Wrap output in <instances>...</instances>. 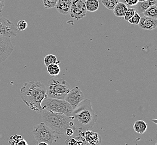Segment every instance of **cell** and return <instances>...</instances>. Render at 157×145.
I'll use <instances>...</instances> for the list:
<instances>
[{"instance_id": "obj_18", "label": "cell", "mask_w": 157, "mask_h": 145, "mask_svg": "<svg viewBox=\"0 0 157 145\" xmlns=\"http://www.w3.org/2000/svg\"><path fill=\"white\" fill-rule=\"evenodd\" d=\"M9 143L11 145H28L26 141L23 139L22 136L18 135H13L10 137Z\"/></svg>"}, {"instance_id": "obj_7", "label": "cell", "mask_w": 157, "mask_h": 145, "mask_svg": "<svg viewBox=\"0 0 157 145\" xmlns=\"http://www.w3.org/2000/svg\"><path fill=\"white\" fill-rule=\"evenodd\" d=\"M87 11L86 0H72L69 13L72 18L79 20L85 17Z\"/></svg>"}, {"instance_id": "obj_12", "label": "cell", "mask_w": 157, "mask_h": 145, "mask_svg": "<svg viewBox=\"0 0 157 145\" xmlns=\"http://www.w3.org/2000/svg\"><path fill=\"white\" fill-rule=\"evenodd\" d=\"M138 25L143 30H152L157 28V19L143 16L141 17Z\"/></svg>"}, {"instance_id": "obj_17", "label": "cell", "mask_w": 157, "mask_h": 145, "mask_svg": "<svg viewBox=\"0 0 157 145\" xmlns=\"http://www.w3.org/2000/svg\"><path fill=\"white\" fill-rule=\"evenodd\" d=\"M128 9V8L125 3L119 2L113 9V13L116 17H124Z\"/></svg>"}, {"instance_id": "obj_21", "label": "cell", "mask_w": 157, "mask_h": 145, "mask_svg": "<svg viewBox=\"0 0 157 145\" xmlns=\"http://www.w3.org/2000/svg\"><path fill=\"white\" fill-rule=\"evenodd\" d=\"M143 14H144V16L157 19V6L155 5H153L149 7L148 9H146L145 11Z\"/></svg>"}, {"instance_id": "obj_29", "label": "cell", "mask_w": 157, "mask_h": 145, "mask_svg": "<svg viewBox=\"0 0 157 145\" xmlns=\"http://www.w3.org/2000/svg\"><path fill=\"white\" fill-rule=\"evenodd\" d=\"M4 6H5L4 0H0V13H2Z\"/></svg>"}, {"instance_id": "obj_13", "label": "cell", "mask_w": 157, "mask_h": 145, "mask_svg": "<svg viewBox=\"0 0 157 145\" xmlns=\"http://www.w3.org/2000/svg\"><path fill=\"white\" fill-rule=\"evenodd\" d=\"M72 0H58L56 8L58 13L64 15L69 14Z\"/></svg>"}, {"instance_id": "obj_11", "label": "cell", "mask_w": 157, "mask_h": 145, "mask_svg": "<svg viewBox=\"0 0 157 145\" xmlns=\"http://www.w3.org/2000/svg\"><path fill=\"white\" fill-rule=\"evenodd\" d=\"M79 135L85 138L86 141L88 145H100L102 139L100 135L97 132L90 130L81 132Z\"/></svg>"}, {"instance_id": "obj_30", "label": "cell", "mask_w": 157, "mask_h": 145, "mask_svg": "<svg viewBox=\"0 0 157 145\" xmlns=\"http://www.w3.org/2000/svg\"><path fill=\"white\" fill-rule=\"evenodd\" d=\"M38 145H48L47 143L44 142H39L38 143Z\"/></svg>"}, {"instance_id": "obj_28", "label": "cell", "mask_w": 157, "mask_h": 145, "mask_svg": "<svg viewBox=\"0 0 157 145\" xmlns=\"http://www.w3.org/2000/svg\"><path fill=\"white\" fill-rule=\"evenodd\" d=\"M125 3L129 6H135L139 2V0H125Z\"/></svg>"}, {"instance_id": "obj_23", "label": "cell", "mask_w": 157, "mask_h": 145, "mask_svg": "<svg viewBox=\"0 0 157 145\" xmlns=\"http://www.w3.org/2000/svg\"><path fill=\"white\" fill-rule=\"evenodd\" d=\"M120 0H101V2L105 7L109 10H113Z\"/></svg>"}, {"instance_id": "obj_9", "label": "cell", "mask_w": 157, "mask_h": 145, "mask_svg": "<svg viewBox=\"0 0 157 145\" xmlns=\"http://www.w3.org/2000/svg\"><path fill=\"white\" fill-rule=\"evenodd\" d=\"M13 50L10 38L0 35V64L6 60Z\"/></svg>"}, {"instance_id": "obj_14", "label": "cell", "mask_w": 157, "mask_h": 145, "mask_svg": "<svg viewBox=\"0 0 157 145\" xmlns=\"http://www.w3.org/2000/svg\"><path fill=\"white\" fill-rule=\"evenodd\" d=\"M157 0H147L144 1H139L135 5V11L138 13H143L146 9L149 7L155 5L157 3Z\"/></svg>"}, {"instance_id": "obj_6", "label": "cell", "mask_w": 157, "mask_h": 145, "mask_svg": "<svg viewBox=\"0 0 157 145\" xmlns=\"http://www.w3.org/2000/svg\"><path fill=\"white\" fill-rule=\"evenodd\" d=\"M32 132L38 143L44 142L48 145H52L56 143L60 138V135L55 132L43 122L36 125L34 127Z\"/></svg>"}, {"instance_id": "obj_1", "label": "cell", "mask_w": 157, "mask_h": 145, "mask_svg": "<svg viewBox=\"0 0 157 145\" xmlns=\"http://www.w3.org/2000/svg\"><path fill=\"white\" fill-rule=\"evenodd\" d=\"M20 93L22 102L30 109L40 113L43 111L41 103L47 95L46 87L41 82L25 83L20 89Z\"/></svg>"}, {"instance_id": "obj_26", "label": "cell", "mask_w": 157, "mask_h": 145, "mask_svg": "<svg viewBox=\"0 0 157 145\" xmlns=\"http://www.w3.org/2000/svg\"><path fill=\"white\" fill-rule=\"evenodd\" d=\"M28 25L26 21H25L24 20H20L19 22L17 23L16 28L17 29L20 31H24L28 28Z\"/></svg>"}, {"instance_id": "obj_10", "label": "cell", "mask_w": 157, "mask_h": 145, "mask_svg": "<svg viewBox=\"0 0 157 145\" xmlns=\"http://www.w3.org/2000/svg\"><path fill=\"white\" fill-rule=\"evenodd\" d=\"M85 99V95L81 90L78 87L71 89L68 93L67 95L64 100L66 101L75 110L82 101Z\"/></svg>"}, {"instance_id": "obj_24", "label": "cell", "mask_w": 157, "mask_h": 145, "mask_svg": "<svg viewBox=\"0 0 157 145\" xmlns=\"http://www.w3.org/2000/svg\"><path fill=\"white\" fill-rule=\"evenodd\" d=\"M42 2L45 9H52L56 7L58 0H42Z\"/></svg>"}, {"instance_id": "obj_5", "label": "cell", "mask_w": 157, "mask_h": 145, "mask_svg": "<svg viewBox=\"0 0 157 145\" xmlns=\"http://www.w3.org/2000/svg\"><path fill=\"white\" fill-rule=\"evenodd\" d=\"M43 110L63 113L71 117L73 111L72 107L64 99L47 97L41 103Z\"/></svg>"}, {"instance_id": "obj_19", "label": "cell", "mask_w": 157, "mask_h": 145, "mask_svg": "<svg viewBox=\"0 0 157 145\" xmlns=\"http://www.w3.org/2000/svg\"><path fill=\"white\" fill-rule=\"evenodd\" d=\"M59 64H52L47 66L48 73L52 76H58L61 72V69Z\"/></svg>"}, {"instance_id": "obj_15", "label": "cell", "mask_w": 157, "mask_h": 145, "mask_svg": "<svg viewBox=\"0 0 157 145\" xmlns=\"http://www.w3.org/2000/svg\"><path fill=\"white\" fill-rule=\"evenodd\" d=\"M65 144L69 145H87L85 138L80 135L67 139L65 141Z\"/></svg>"}, {"instance_id": "obj_27", "label": "cell", "mask_w": 157, "mask_h": 145, "mask_svg": "<svg viewBox=\"0 0 157 145\" xmlns=\"http://www.w3.org/2000/svg\"><path fill=\"white\" fill-rule=\"evenodd\" d=\"M135 9H128L126 13L125 16H124V20L126 21H128L129 19H131L132 17V16H134V15L135 14Z\"/></svg>"}, {"instance_id": "obj_8", "label": "cell", "mask_w": 157, "mask_h": 145, "mask_svg": "<svg viewBox=\"0 0 157 145\" xmlns=\"http://www.w3.org/2000/svg\"><path fill=\"white\" fill-rule=\"evenodd\" d=\"M17 29L13 22L0 14V35L10 38H15Z\"/></svg>"}, {"instance_id": "obj_22", "label": "cell", "mask_w": 157, "mask_h": 145, "mask_svg": "<svg viewBox=\"0 0 157 145\" xmlns=\"http://www.w3.org/2000/svg\"><path fill=\"white\" fill-rule=\"evenodd\" d=\"M44 63L45 66H47L52 64H60V61L57 60V58L56 55L53 54H48L44 58Z\"/></svg>"}, {"instance_id": "obj_31", "label": "cell", "mask_w": 157, "mask_h": 145, "mask_svg": "<svg viewBox=\"0 0 157 145\" xmlns=\"http://www.w3.org/2000/svg\"><path fill=\"white\" fill-rule=\"evenodd\" d=\"M151 121L155 123V124H157V119H154V120H151Z\"/></svg>"}, {"instance_id": "obj_3", "label": "cell", "mask_w": 157, "mask_h": 145, "mask_svg": "<svg viewBox=\"0 0 157 145\" xmlns=\"http://www.w3.org/2000/svg\"><path fill=\"white\" fill-rule=\"evenodd\" d=\"M40 115L43 122L60 136L65 135L67 129L69 128L77 129L72 119L64 114L43 110Z\"/></svg>"}, {"instance_id": "obj_25", "label": "cell", "mask_w": 157, "mask_h": 145, "mask_svg": "<svg viewBox=\"0 0 157 145\" xmlns=\"http://www.w3.org/2000/svg\"><path fill=\"white\" fill-rule=\"evenodd\" d=\"M140 19H141V17L139 15L138 13L135 12L134 16L128 20V22L132 25H138Z\"/></svg>"}, {"instance_id": "obj_4", "label": "cell", "mask_w": 157, "mask_h": 145, "mask_svg": "<svg viewBox=\"0 0 157 145\" xmlns=\"http://www.w3.org/2000/svg\"><path fill=\"white\" fill-rule=\"evenodd\" d=\"M45 87L47 97L61 99H64L71 90L68 83L62 78H52Z\"/></svg>"}, {"instance_id": "obj_2", "label": "cell", "mask_w": 157, "mask_h": 145, "mask_svg": "<svg viewBox=\"0 0 157 145\" xmlns=\"http://www.w3.org/2000/svg\"><path fill=\"white\" fill-rule=\"evenodd\" d=\"M79 132L90 130L94 126L98 120V115L92 107L90 99L85 98L73 110L71 116Z\"/></svg>"}, {"instance_id": "obj_20", "label": "cell", "mask_w": 157, "mask_h": 145, "mask_svg": "<svg viewBox=\"0 0 157 145\" xmlns=\"http://www.w3.org/2000/svg\"><path fill=\"white\" fill-rule=\"evenodd\" d=\"M86 7L87 11L95 12L99 8L98 0H86Z\"/></svg>"}, {"instance_id": "obj_32", "label": "cell", "mask_w": 157, "mask_h": 145, "mask_svg": "<svg viewBox=\"0 0 157 145\" xmlns=\"http://www.w3.org/2000/svg\"><path fill=\"white\" fill-rule=\"evenodd\" d=\"M147 1V0H139V1Z\"/></svg>"}, {"instance_id": "obj_33", "label": "cell", "mask_w": 157, "mask_h": 145, "mask_svg": "<svg viewBox=\"0 0 157 145\" xmlns=\"http://www.w3.org/2000/svg\"><path fill=\"white\" fill-rule=\"evenodd\" d=\"M155 145H157V142H156V143H155Z\"/></svg>"}, {"instance_id": "obj_16", "label": "cell", "mask_w": 157, "mask_h": 145, "mask_svg": "<svg viewBox=\"0 0 157 145\" xmlns=\"http://www.w3.org/2000/svg\"><path fill=\"white\" fill-rule=\"evenodd\" d=\"M147 128H148L147 123L143 120L136 121L133 126V128L135 132L139 134H141V135L147 131Z\"/></svg>"}]
</instances>
